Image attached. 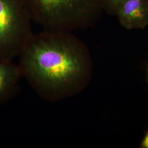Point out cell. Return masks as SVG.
Wrapping results in <instances>:
<instances>
[{
    "label": "cell",
    "mask_w": 148,
    "mask_h": 148,
    "mask_svg": "<svg viewBox=\"0 0 148 148\" xmlns=\"http://www.w3.org/2000/svg\"><path fill=\"white\" fill-rule=\"evenodd\" d=\"M18 57L23 77L46 101L73 97L90 81V52L72 32L44 30L34 34Z\"/></svg>",
    "instance_id": "obj_1"
},
{
    "label": "cell",
    "mask_w": 148,
    "mask_h": 148,
    "mask_svg": "<svg viewBox=\"0 0 148 148\" xmlns=\"http://www.w3.org/2000/svg\"><path fill=\"white\" fill-rule=\"evenodd\" d=\"M32 21L44 30L73 32L95 25L102 0H23Z\"/></svg>",
    "instance_id": "obj_2"
},
{
    "label": "cell",
    "mask_w": 148,
    "mask_h": 148,
    "mask_svg": "<svg viewBox=\"0 0 148 148\" xmlns=\"http://www.w3.org/2000/svg\"><path fill=\"white\" fill-rule=\"evenodd\" d=\"M31 16L23 0H0V60L18 57L34 33Z\"/></svg>",
    "instance_id": "obj_3"
},
{
    "label": "cell",
    "mask_w": 148,
    "mask_h": 148,
    "mask_svg": "<svg viewBox=\"0 0 148 148\" xmlns=\"http://www.w3.org/2000/svg\"><path fill=\"white\" fill-rule=\"evenodd\" d=\"M115 16L126 29H144L148 26V0H125Z\"/></svg>",
    "instance_id": "obj_4"
},
{
    "label": "cell",
    "mask_w": 148,
    "mask_h": 148,
    "mask_svg": "<svg viewBox=\"0 0 148 148\" xmlns=\"http://www.w3.org/2000/svg\"><path fill=\"white\" fill-rule=\"evenodd\" d=\"M22 77L18 64L0 60V105L16 95Z\"/></svg>",
    "instance_id": "obj_5"
},
{
    "label": "cell",
    "mask_w": 148,
    "mask_h": 148,
    "mask_svg": "<svg viewBox=\"0 0 148 148\" xmlns=\"http://www.w3.org/2000/svg\"><path fill=\"white\" fill-rule=\"evenodd\" d=\"M125 0H102L103 11L106 13L115 16L119 6Z\"/></svg>",
    "instance_id": "obj_6"
},
{
    "label": "cell",
    "mask_w": 148,
    "mask_h": 148,
    "mask_svg": "<svg viewBox=\"0 0 148 148\" xmlns=\"http://www.w3.org/2000/svg\"><path fill=\"white\" fill-rule=\"evenodd\" d=\"M140 148H148V130L144 136L141 142L139 144Z\"/></svg>",
    "instance_id": "obj_7"
},
{
    "label": "cell",
    "mask_w": 148,
    "mask_h": 148,
    "mask_svg": "<svg viewBox=\"0 0 148 148\" xmlns=\"http://www.w3.org/2000/svg\"><path fill=\"white\" fill-rule=\"evenodd\" d=\"M147 77H148V68H147Z\"/></svg>",
    "instance_id": "obj_8"
}]
</instances>
